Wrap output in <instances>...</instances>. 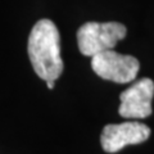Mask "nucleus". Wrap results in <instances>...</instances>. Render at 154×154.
I'll use <instances>...</instances> for the list:
<instances>
[{"label":"nucleus","instance_id":"nucleus-3","mask_svg":"<svg viewBox=\"0 0 154 154\" xmlns=\"http://www.w3.org/2000/svg\"><path fill=\"white\" fill-rule=\"evenodd\" d=\"M91 68L103 80L116 84H128L136 79L140 63L132 55H123L110 49L91 58Z\"/></svg>","mask_w":154,"mask_h":154},{"label":"nucleus","instance_id":"nucleus-4","mask_svg":"<svg viewBox=\"0 0 154 154\" xmlns=\"http://www.w3.org/2000/svg\"><path fill=\"white\" fill-rule=\"evenodd\" d=\"M150 136V128L137 121H127L116 125H107L100 136L104 152L117 153L127 145H136L146 141Z\"/></svg>","mask_w":154,"mask_h":154},{"label":"nucleus","instance_id":"nucleus-1","mask_svg":"<svg viewBox=\"0 0 154 154\" xmlns=\"http://www.w3.org/2000/svg\"><path fill=\"white\" fill-rule=\"evenodd\" d=\"M27 53L33 71L41 80L57 81L63 72L60 36L50 19H40L28 36Z\"/></svg>","mask_w":154,"mask_h":154},{"label":"nucleus","instance_id":"nucleus-6","mask_svg":"<svg viewBox=\"0 0 154 154\" xmlns=\"http://www.w3.org/2000/svg\"><path fill=\"white\" fill-rule=\"evenodd\" d=\"M46 86L49 88L50 90L51 89H54V86H55V81H46Z\"/></svg>","mask_w":154,"mask_h":154},{"label":"nucleus","instance_id":"nucleus-5","mask_svg":"<svg viewBox=\"0 0 154 154\" xmlns=\"http://www.w3.org/2000/svg\"><path fill=\"white\" fill-rule=\"evenodd\" d=\"M154 82L150 79H140L119 95L121 105L118 113L123 118L140 119L152 114Z\"/></svg>","mask_w":154,"mask_h":154},{"label":"nucleus","instance_id":"nucleus-2","mask_svg":"<svg viewBox=\"0 0 154 154\" xmlns=\"http://www.w3.org/2000/svg\"><path fill=\"white\" fill-rule=\"evenodd\" d=\"M127 28L119 22H88L77 30V45L86 57L110 50L126 37Z\"/></svg>","mask_w":154,"mask_h":154}]
</instances>
